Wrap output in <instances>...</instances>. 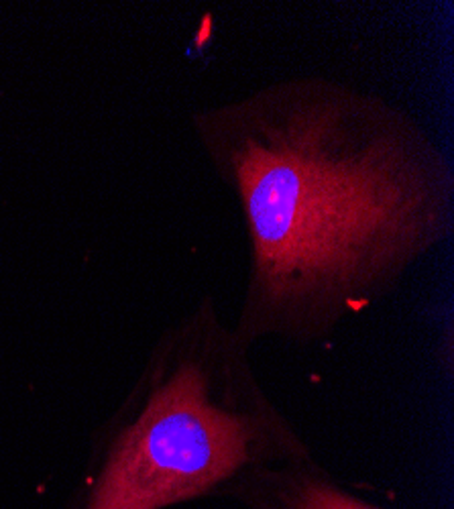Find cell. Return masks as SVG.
Masks as SVG:
<instances>
[{
	"label": "cell",
	"instance_id": "cell-1",
	"mask_svg": "<svg viewBox=\"0 0 454 509\" xmlns=\"http://www.w3.org/2000/svg\"><path fill=\"white\" fill-rule=\"evenodd\" d=\"M196 139L232 194L249 261L236 336L316 343L446 242V153L395 102L322 76L200 108Z\"/></svg>",
	"mask_w": 454,
	"mask_h": 509
},
{
	"label": "cell",
	"instance_id": "cell-3",
	"mask_svg": "<svg viewBox=\"0 0 454 509\" xmlns=\"http://www.w3.org/2000/svg\"><path fill=\"white\" fill-rule=\"evenodd\" d=\"M227 497L247 509H389L350 491L312 452L251 472Z\"/></svg>",
	"mask_w": 454,
	"mask_h": 509
},
{
	"label": "cell",
	"instance_id": "cell-2",
	"mask_svg": "<svg viewBox=\"0 0 454 509\" xmlns=\"http://www.w3.org/2000/svg\"><path fill=\"white\" fill-rule=\"evenodd\" d=\"M206 298L151 354L76 509H169L227 497L251 472L310 454Z\"/></svg>",
	"mask_w": 454,
	"mask_h": 509
}]
</instances>
